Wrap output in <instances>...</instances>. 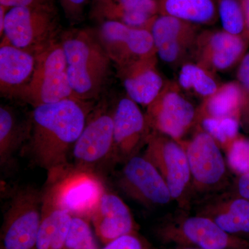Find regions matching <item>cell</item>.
<instances>
[{"label":"cell","instance_id":"17","mask_svg":"<svg viewBox=\"0 0 249 249\" xmlns=\"http://www.w3.org/2000/svg\"><path fill=\"white\" fill-rule=\"evenodd\" d=\"M157 65V56H154L117 68L127 97L138 105L147 107L166 84Z\"/></svg>","mask_w":249,"mask_h":249},{"label":"cell","instance_id":"12","mask_svg":"<svg viewBox=\"0 0 249 249\" xmlns=\"http://www.w3.org/2000/svg\"><path fill=\"white\" fill-rule=\"evenodd\" d=\"M114 152L113 160H127L135 156L142 144L146 143L149 133L146 116L139 105L125 97L121 98L113 111Z\"/></svg>","mask_w":249,"mask_h":249},{"label":"cell","instance_id":"4","mask_svg":"<svg viewBox=\"0 0 249 249\" xmlns=\"http://www.w3.org/2000/svg\"><path fill=\"white\" fill-rule=\"evenodd\" d=\"M45 191L73 217L90 221L106 190L102 179L93 170L73 166L47 179Z\"/></svg>","mask_w":249,"mask_h":249},{"label":"cell","instance_id":"13","mask_svg":"<svg viewBox=\"0 0 249 249\" xmlns=\"http://www.w3.org/2000/svg\"><path fill=\"white\" fill-rule=\"evenodd\" d=\"M249 40L224 30L201 33L194 49L196 62L214 73L227 71L243 58Z\"/></svg>","mask_w":249,"mask_h":249},{"label":"cell","instance_id":"2","mask_svg":"<svg viewBox=\"0 0 249 249\" xmlns=\"http://www.w3.org/2000/svg\"><path fill=\"white\" fill-rule=\"evenodd\" d=\"M67 62V74L77 99L91 102L102 91L109 76L111 60L95 31L73 29L60 39Z\"/></svg>","mask_w":249,"mask_h":249},{"label":"cell","instance_id":"20","mask_svg":"<svg viewBox=\"0 0 249 249\" xmlns=\"http://www.w3.org/2000/svg\"><path fill=\"white\" fill-rule=\"evenodd\" d=\"M29 134V121L20 122L11 107H0V165L4 168L14 162L19 150L25 146Z\"/></svg>","mask_w":249,"mask_h":249},{"label":"cell","instance_id":"10","mask_svg":"<svg viewBox=\"0 0 249 249\" xmlns=\"http://www.w3.org/2000/svg\"><path fill=\"white\" fill-rule=\"evenodd\" d=\"M146 144L145 158L164 178L173 199H179L192 178L184 147L177 141L157 132L150 134Z\"/></svg>","mask_w":249,"mask_h":249},{"label":"cell","instance_id":"28","mask_svg":"<svg viewBox=\"0 0 249 249\" xmlns=\"http://www.w3.org/2000/svg\"><path fill=\"white\" fill-rule=\"evenodd\" d=\"M145 11L152 16L158 14L157 0H101L96 7V14L101 19L121 11Z\"/></svg>","mask_w":249,"mask_h":249},{"label":"cell","instance_id":"32","mask_svg":"<svg viewBox=\"0 0 249 249\" xmlns=\"http://www.w3.org/2000/svg\"><path fill=\"white\" fill-rule=\"evenodd\" d=\"M103 249H148L137 234H129L109 242Z\"/></svg>","mask_w":249,"mask_h":249},{"label":"cell","instance_id":"34","mask_svg":"<svg viewBox=\"0 0 249 249\" xmlns=\"http://www.w3.org/2000/svg\"><path fill=\"white\" fill-rule=\"evenodd\" d=\"M237 82L245 93V98L249 95V53L241 60L237 70Z\"/></svg>","mask_w":249,"mask_h":249},{"label":"cell","instance_id":"1","mask_svg":"<svg viewBox=\"0 0 249 249\" xmlns=\"http://www.w3.org/2000/svg\"><path fill=\"white\" fill-rule=\"evenodd\" d=\"M91 102L70 98L34 107L29 119L25 146L33 163L47 173V179L70 165L68 155L93 110Z\"/></svg>","mask_w":249,"mask_h":249},{"label":"cell","instance_id":"39","mask_svg":"<svg viewBox=\"0 0 249 249\" xmlns=\"http://www.w3.org/2000/svg\"><path fill=\"white\" fill-rule=\"evenodd\" d=\"M183 249H199V248H186Z\"/></svg>","mask_w":249,"mask_h":249},{"label":"cell","instance_id":"9","mask_svg":"<svg viewBox=\"0 0 249 249\" xmlns=\"http://www.w3.org/2000/svg\"><path fill=\"white\" fill-rule=\"evenodd\" d=\"M113 111L93 109L72 150L74 166L92 170L95 165L114 157Z\"/></svg>","mask_w":249,"mask_h":249},{"label":"cell","instance_id":"25","mask_svg":"<svg viewBox=\"0 0 249 249\" xmlns=\"http://www.w3.org/2000/svg\"><path fill=\"white\" fill-rule=\"evenodd\" d=\"M209 217L230 235L249 232V201L242 197L235 199Z\"/></svg>","mask_w":249,"mask_h":249},{"label":"cell","instance_id":"19","mask_svg":"<svg viewBox=\"0 0 249 249\" xmlns=\"http://www.w3.org/2000/svg\"><path fill=\"white\" fill-rule=\"evenodd\" d=\"M178 237L188 243L203 249H229L232 240L230 234L224 231L209 217L192 216L178 224Z\"/></svg>","mask_w":249,"mask_h":249},{"label":"cell","instance_id":"31","mask_svg":"<svg viewBox=\"0 0 249 249\" xmlns=\"http://www.w3.org/2000/svg\"><path fill=\"white\" fill-rule=\"evenodd\" d=\"M228 161L232 169L239 173H249V140L235 139L229 145Z\"/></svg>","mask_w":249,"mask_h":249},{"label":"cell","instance_id":"24","mask_svg":"<svg viewBox=\"0 0 249 249\" xmlns=\"http://www.w3.org/2000/svg\"><path fill=\"white\" fill-rule=\"evenodd\" d=\"M149 30L153 37L156 49L177 41L196 38L197 26L173 16L157 14L152 19Z\"/></svg>","mask_w":249,"mask_h":249},{"label":"cell","instance_id":"8","mask_svg":"<svg viewBox=\"0 0 249 249\" xmlns=\"http://www.w3.org/2000/svg\"><path fill=\"white\" fill-rule=\"evenodd\" d=\"M95 32L116 68L157 56L153 37L148 29L129 27L116 21L103 20Z\"/></svg>","mask_w":249,"mask_h":249},{"label":"cell","instance_id":"5","mask_svg":"<svg viewBox=\"0 0 249 249\" xmlns=\"http://www.w3.org/2000/svg\"><path fill=\"white\" fill-rule=\"evenodd\" d=\"M58 32L55 8L18 6L6 12L1 37L36 55L57 40Z\"/></svg>","mask_w":249,"mask_h":249},{"label":"cell","instance_id":"22","mask_svg":"<svg viewBox=\"0 0 249 249\" xmlns=\"http://www.w3.org/2000/svg\"><path fill=\"white\" fill-rule=\"evenodd\" d=\"M245 100L238 82L221 84L217 91L203 101L198 115L200 117L237 118Z\"/></svg>","mask_w":249,"mask_h":249},{"label":"cell","instance_id":"15","mask_svg":"<svg viewBox=\"0 0 249 249\" xmlns=\"http://www.w3.org/2000/svg\"><path fill=\"white\" fill-rule=\"evenodd\" d=\"M36 67L35 54L16 47L4 37L0 43L1 96L19 99L30 83Z\"/></svg>","mask_w":249,"mask_h":249},{"label":"cell","instance_id":"3","mask_svg":"<svg viewBox=\"0 0 249 249\" xmlns=\"http://www.w3.org/2000/svg\"><path fill=\"white\" fill-rule=\"evenodd\" d=\"M70 98H76L69 82L65 52L57 40L36 54L34 75L19 100L35 107Z\"/></svg>","mask_w":249,"mask_h":249},{"label":"cell","instance_id":"35","mask_svg":"<svg viewBox=\"0 0 249 249\" xmlns=\"http://www.w3.org/2000/svg\"><path fill=\"white\" fill-rule=\"evenodd\" d=\"M86 1L87 0H60L67 16L73 19L80 17Z\"/></svg>","mask_w":249,"mask_h":249},{"label":"cell","instance_id":"36","mask_svg":"<svg viewBox=\"0 0 249 249\" xmlns=\"http://www.w3.org/2000/svg\"><path fill=\"white\" fill-rule=\"evenodd\" d=\"M239 193L242 198L249 201V173L244 174L238 182Z\"/></svg>","mask_w":249,"mask_h":249},{"label":"cell","instance_id":"29","mask_svg":"<svg viewBox=\"0 0 249 249\" xmlns=\"http://www.w3.org/2000/svg\"><path fill=\"white\" fill-rule=\"evenodd\" d=\"M63 249H98L89 221L73 217Z\"/></svg>","mask_w":249,"mask_h":249},{"label":"cell","instance_id":"11","mask_svg":"<svg viewBox=\"0 0 249 249\" xmlns=\"http://www.w3.org/2000/svg\"><path fill=\"white\" fill-rule=\"evenodd\" d=\"M119 183L129 196L148 206H163L173 199L164 178L145 157L135 155L126 160Z\"/></svg>","mask_w":249,"mask_h":249},{"label":"cell","instance_id":"16","mask_svg":"<svg viewBox=\"0 0 249 249\" xmlns=\"http://www.w3.org/2000/svg\"><path fill=\"white\" fill-rule=\"evenodd\" d=\"M95 233L105 245L116 239L136 233L137 225L127 204L119 196L106 191L91 219Z\"/></svg>","mask_w":249,"mask_h":249},{"label":"cell","instance_id":"26","mask_svg":"<svg viewBox=\"0 0 249 249\" xmlns=\"http://www.w3.org/2000/svg\"><path fill=\"white\" fill-rule=\"evenodd\" d=\"M218 18L222 30L232 35L249 37L245 13L240 0H219Z\"/></svg>","mask_w":249,"mask_h":249},{"label":"cell","instance_id":"33","mask_svg":"<svg viewBox=\"0 0 249 249\" xmlns=\"http://www.w3.org/2000/svg\"><path fill=\"white\" fill-rule=\"evenodd\" d=\"M0 5L7 9L18 6L55 8L53 0H0Z\"/></svg>","mask_w":249,"mask_h":249},{"label":"cell","instance_id":"23","mask_svg":"<svg viewBox=\"0 0 249 249\" xmlns=\"http://www.w3.org/2000/svg\"><path fill=\"white\" fill-rule=\"evenodd\" d=\"M177 85L181 91L202 98L210 97L217 91L220 83L214 72L197 62H184L178 72Z\"/></svg>","mask_w":249,"mask_h":249},{"label":"cell","instance_id":"7","mask_svg":"<svg viewBox=\"0 0 249 249\" xmlns=\"http://www.w3.org/2000/svg\"><path fill=\"white\" fill-rule=\"evenodd\" d=\"M198 113L183 96L177 83H166L157 98L147 107L149 127L154 132L178 142L196 121Z\"/></svg>","mask_w":249,"mask_h":249},{"label":"cell","instance_id":"27","mask_svg":"<svg viewBox=\"0 0 249 249\" xmlns=\"http://www.w3.org/2000/svg\"><path fill=\"white\" fill-rule=\"evenodd\" d=\"M203 130L207 132L218 144L227 145L233 142L238 133L237 118L200 117Z\"/></svg>","mask_w":249,"mask_h":249},{"label":"cell","instance_id":"38","mask_svg":"<svg viewBox=\"0 0 249 249\" xmlns=\"http://www.w3.org/2000/svg\"><path fill=\"white\" fill-rule=\"evenodd\" d=\"M7 8L0 5V36H2L3 30H4L5 16H6V12H7Z\"/></svg>","mask_w":249,"mask_h":249},{"label":"cell","instance_id":"37","mask_svg":"<svg viewBox=\"0 0 249 249\" xmlns=\"http://www.w3.org/2000/svg\"><path fill=\"white\" fill-rule=\"evenodd\" d=\"M240 1L245 13L246 25L249 37V0H240Z\"/></svg>","mask_w":249,"mask_h":249},{"label":"cell","instance_id":"18","mask_svg":"<svg viewBox=\"0 0 249 249\" xmlns=\"http://www.w3.org/2000/svg\"><path fill=\"white\" fill-rule=\"evenodd\" d=\"M73 216L43 191L42 217L36 249H63Z\"/></svg>","mask_w":249,"mask_h":249},{"label":"cell","instance_id":"14","mask_svg":"<svg viewBox=\"0 0 249 249\" xmlns=\"http://www.w3.org/2000/svg\"><path fill=\"white\" fill-rule=\"evenodd\" d=\"M184 149L196 186L213 188L224 179L227 172L224 157L217 142L207 132H197Z\"/></svg>","mask_w":249,"mask_h":249},{"label":"cell","instance_id":"21","mask_svg":"<svg viewBox=\"0 0 249 249\" xmlns=\"http://www.w3.org/2000/svg\"><path fill=\"white\" fill-rule=\"evenodd\" d=\"M219 0H157L158 14L173 16L195 25L211 24L218 18Z\"/></svg>","mask_w":249,"mask_h":249},{"label":"cell","instance_id":"6","mask_svg":"<svg viewBox=\"0 0 249 249\" xmlns=\"http://www.w3.org/2000/svg\"><path fill=\"white\" fill-rule=\"evenodd\" d=\"M43 192L32 187L16 191L5 213L1 249H36Z\"/></svg>","mask_w":249,"mask_h":249},{"label":"cell","instance_id":"30","mask_svg":"<svg viewBox=\"0 0 249 249\" xmlns=\"http://www.w3.org/2000/svg\"><path fill=\"white\" fill-rule=\"evenodd\" d=\"M196 39L177 41L158 47L156 49L157 58L170 65L178 63L184 59L190 50L195 49Z\"/></svg>","mask_w":249,"mask_h":249}]
</instances>
